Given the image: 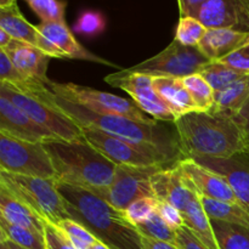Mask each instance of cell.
<instances>
[{"mask_svg": "<svg viewBox=\"0 0 249 249\" xmlns=\"http://www.w3.org/2000/svg\"><path fill=\"white\" fill-rule=\"evenodd\" d=\"M152 84L156 92L173 112L175 119L191 112H197L196 105L185 85L184 78L153 77Z\"/></svg>", "mask_w": 249, "mask_h": 249, "instance_id": "cell-21", "label": "cell"}, {"mask_svg": "<svg viewBox=\"0 0 249 249\" xmlns=\"http://www.w3.org/2000/svg\"><path fill=\"white\" fill-rule=\"evenodd\" d=\"M167 167L170 165H151V167L117 165L112 184L108 187L96 190L91 194L106 201L117 211L123 212L136 199L143 197H155L151 185V178L158 170Z\"/></svg>", "mask_w": 249, "mask_h": 249, "instance_id": "cell-9", "label": "cell"}, {"mask_svg": "<svg viewBox=\"0 0 249 249\" xmlns=\"http://www.w3.org/2000/svg\"><path fill=\"white\" fill-rule=\"evenodd\" d=\"M219 62L233 68L242 73H249V44L240 50L233 51L226 57L219 60Z\"/></svg>", "mask_w": 249, "mask_h": 249, "instance_id": "cell-40", "label": "cell"}, {"mask_svg": "<svg viewBox=\"0 0 249 249\" xmlns=\"http://www.w3.org/2000/svg\"><path fill=\"white\" fill-rule=\"evenodd\" d=\"M207 27L196 17H180L175 40L190 48H197L207 33Z\"/></svg>", "mask_w": 249, "mask_h": 249, "instance_id": "cell-31", "label": "cell"}, {"mask_svg": "<svg viewBox=\"0 0 249 249\" xmlns=\"http://www.w3.org/2000/svg\"><path fill=\"white\" fill-rule=\"evenodd\" d=\"M186 88L196 105L197 112H209L215 104V91L201 73L184 77Z\"/></svg>", "mask_w": 249, "mask_h": 249, "instance_id": "cell-29", "label": "cell"}, {"mask_svg": "<svg viewBox=\"0 0 249 249\" xmlns=\"http://www.w3.org/2000/svg\"><path fill=\"white\" fill-rule=\"evenodd\" d=\"M45 240L48 249H77L68 236L56 224L45 221Z\"/></svg>", "mask_w": 249, "mask_h": 249, "instance_id": "cell-38", "label": "cell"}, {"mask_svg": "<svg viewBox=\"0 0 249 249\" xmlns=\"http://www.w3.org/2000/svg\"><path fill=\"white\" fill-rule=\"evenodd\" d=\"M50 155L60 184L94 192L108 187L114 179L117 165L85 139L78 141L55 140L44 143Z\"/></svg>", "mask_w": 249, "mask_h": 249, "instance_id": "cell-4", "label": "cell"}, {"mask_svg": "<svg viewBox=\"0 0 249 249\" xmlns=\"http://www.w3.org/2000/svg\"><path fill=\"white\" fill-rule=\"evenodd\" d=\"M157 199V198H156ZM156 212L160 215V218L173 229V230L178 231L180 228L185 226L184 216L182 213L174 207L173 204L168 203V202L158 201L157 199V207H156Z\"/></svg>", "mask_w": 249, "mask_h": 249, "instance_id": "cell-39", "label": "cell"}, {"mask_svg": "<svg viewBox=\"0 0 249 249\" xmlns=\"http://www.w3.org/2000/svg\"><path fill=\"white\" fill-rule=\"evenodd\" d=\"M89 249H111V248L107 247V246L105 245V243H102V242H100V241H97V242L94 243V245H92Z\"/></svg>", "mask_w": 249, "mask_h": 249, "instance_id": "cell-47", "label": "cell"}, {"mask_svg": "<svg viewBox=\"0 0 249 249\" xmlns=\"http://www.w3.org/2000/svg\"><path fill=\"white\" fill-rule=\"evenodd\" d=\"M0 134L34 143L60 140L15 106L4 95H0Z\"/></svg>", "mask_w": 249, "mask_h": 249, "instance_id": "cell-14", "label": "cell"}, {"mask_svg": "<svg viewBox=\"0 0 249 249\" xmlns=\"http://www.w3.org/2000/svg\"><path fill=\"white\" fill-rule=\"evenodd\" d=\"M233 118L236 119V122H237V123L242 126L243 130H245L249 145V100L246 102V105L242 107V109H241Z\"/></svg>", "mask_w": 249, "mask_h": 249, "instance_id": "cell-43", "label": "cell"}, {"mask_svg": "<svg viewBox=\"0 0 249 249\" xmlns=\"http://www.w3.org/2000/svg\"><path fill=\"white\" fill-rule=\"evenodd\" d=\"M0 83H6L17 90L26 89L29 85L36 84V80H31L22 74L14 62L11 61L6 51L0 49ZM44 84V83H43Z\"/></svg>", "mask_w": 249, "mask_h": 249, "instance_id": "cell-34", "label": "cell"}, {"mask_svg": "<svg viewBox=\"0 0 249 249\" xmlns=\"http://www.w3.org/2000/svg\"><path fill=\"white\" fill-rule=\"evenodd\" d=\"M207 28L249 32V0H208L196 15Z\"/></svg>", "mask_w": 249, "mask_h": 249, "instance_id": "cell-15", "label": "cell"}, {"mask_svg": "<svg viewBox=\"0 0 249 249\" xmlns=\"http://www.w3.org/2000/svg\"><path fill=\"white\" fill-rule=\"evenodd\" d=\"M105 28H106V19L104 15L94 10H87L82 12L73 27L74 32L87 36H99L105 31Z\"/></svg>", "mask_w": 249, "mask_h": 249, "instance_id": "cell-37", "label": "cell"}, {"mask_svg": "<svg viewBox=\"0 0 249 249\" xmlns=\"http://www.w3.org/2000/svg\"><path fill=\"white\" fill-rule=\"evenodd\" d=\"M1 50L6 51L17 70L28 79L44 83L46 85L50 82L46 72L51 57L41 50L17 39H12L11 43Z\"/></svg>", "mask_w": 249, "mask_h": 249, "instance_id": "cell-19", "label": "cell"}, {"mask_svg": "<svg viewBox=\"0 0 249 249\" xmlns=\"http://www.w3.org/2000/svg\"><path fill=\"white\" fill-rule=\"evenodd\" d=\"M6 241V240H5ZM7 243H9L10 245V247H11L12 249H24V248H22V247H19V246H17V245H15V243H12V242H10V241H7Z\"/></svg>", "mask_w": 249, "mask_h": 249, "instance_id": "cell-49", "label": "cell"}, {"mask_svg": "<svg viewBox=\"0 0 249 249\" xmlns=\"http://www.w3.org/2000/svg\"><path fill=\"white\" fill-rule=\"evenodd\" d=\"M211 61L198 50L173 40L164 50L157 55L133 66L124 68L128 73H142L151 77H177L199 73Z\"/></svg>", "mask_w": 249, "mask_h": 249, "instance_id": "cell-8", "label": "cell"}, {"mask_svg": "<svg viewBox=\"0 0 249 249\" xmlns=\"http://www.w3.org/2000/svg\"><path fill=\"white\" fill-rule=\"evenodd\" d=\"M136 230L140 232V235L145 237L152 238V240L162 241V242L172 243L174 245L175 237H177V231L173 230L157 212L152 214L145 223L136 226Z\"/></svg>", "mask_w": 249, "mask_h": 249, "instance_id": "cell-32", "label": "cell"}, {"mask_svg": "<svg viewBox=\"0 0 249 249\" xmlns=\"http://www.w3.org/2000/svg\"><path fill=\"white\" fill-rule=\"evenodd\" d=\"M0 28L14 39L40 49L43 36L36 26L29 23L19 11L17 4L7 7H0Z\"/></svg>", "mask_w": 249, "mask_h": 249, "instance_id": "cell-22", "label": "cell"}, {"mask_svg": "<svg viewBox=\"0 0 249 249\" xmlns=\"http://www.w3.org/2000/svg\"><path fill=\"white\" fill-rule=\"evenodd\" d=\"M0 218L12 225L22 226L44 233L45 221L36 215L28 206L0 190Z\"/></svg>", "mask_w": 249, "mask_h": 249, "instance_id": "cell-23", "label": "cell"}, {"mask_svg": "<svg viewBox=\"0 0 249 249\" xmlns=\"http://www.w3.org/2000/svg\"><path fill=\"white\" fill-rule=\"evenodd\" d=\"M208 0H178L180 17H196L197 12Z\"/></svg>", "mask_w": 249, "mask_h": 249, "instance_id": "cell-42", "label": "cell"}, {"mask_svg": "<svg viewBox=\"0 0 249 249\" xmlns=\"http://www.w3.org/2000/svg\"><path fill=\"white\" fill-rule=\"evenodd\" d=\"M0 170L26 177L56 179L50 155L44 143L27 142L0 134Z\"/></svg>", "mask_w": 249, "mask_h": 249, "instance_id": "cell-7", "label": "cell"}, {"mask_svg": "<svg viewBox=\"0 0 249 249\" xmlns=\"http://www.w3.org/2000/svg\"><path fill=\"white\" fill-rule=\"evenodd\" d=\"M58 190L70 218L85 226L100 242L111 249H143L140 232L122 212L88 190L60 182Z\"/></svg>", "mask_w": 249, "mask_h": 249, "instance_id": "cell-3", "label": "cell"}, {"mask_svg": "<svg viewBox=\"0 0 249 249\" xmlns=\"http://www.w3.org/2000/svg\"><path fill=\"white\" fill-rule=\"evenodd\" d=\"M12 36L9 33L4 31V29L0 28V49H5L12 40Z\"/></svg>", "mask_w": 249, "mask_h": 249, "instance_id": "cell-45", "label": "cell"}, {"mask_svg": "<svg viewBox=\"0 0 249 249\" xmlns=\"http://www.w3.org/2000/svg\"><path fill=\"white\" fill-rule=\"evenodd\" d=\"M185 158H232L249 155L247 136L233 117L191 112L174 122Z\"/></svg>", "mask_w": 249, "mask_h": 249, "instance_id": "cell-2", "label": "cell"}, {"mask_svg": "<svg viewBox=\"0 0 249 249\" xmlns=\"http://www.w3.org/2000/svg\"><path fill=\"white\" fill-rule=\"evenodd\" d=\"M151 185L155 198L173 204L180 212H184L187 204L197 197L185 185L178 162L155 173L151 178Z\"/></svg>", "mask_w": 249, "mask_h": 249, "instance_id": "cell-18", "label": "cell"}, {"mask_svg": "<svg viewBox=\"0 0 249 249\" xmlns=\"http://www.w3.org/2000/svg\"><path fill=\"white\" fill-rule=\"evenodd\" d=\"M219 249H249V229L211 219Z\"/></svg>", "mask_w": 249, "mask_h": 249, "instance_id": "cell-27", "label": "cell"}, {"mask_svg": "<svg viewBox=\"0 0 249 249\" xmlns=\"http://www.w3.org/2000/svg\"><path fill=\"white\" fill-rule=\"evenodd\" d=\"M0 240H6L24 249H48L45 233L12 225L0 218Z\"/></svg>", "mask_w": 249, "mask_h": 249, "instance_id": "cell-28", "label": "cell"}, {"mask_svg": "<svg viewBox=\"0 0 249 249\" xmlns=\"http://www.w3.org/2000/svg\"><path fill=\"white\" fill-rule=\"evenodd\" d=\"M0 190L28 206L44 221L57 224L70 218L56 179L26 177L0 170Z\"/></svg>", "mask_w": 249, "mask_h": 249, "instance_id": "cell-5", "label": "cell"}, {"mask_svg": "<svg viewBox=\"0 0 249 249\" xmlns=\"http://www.w3.org/2000/svg\"><path fill=\"white\" fill-rule=\"evenodd\" d=\"M192 160L221 175L233 190L241 203L249 209V155H240L232 158Z\"/></svg>", "mask_w": 249, "mask_h": 249, "instance_id": "cell-17", "label": "cell"}, {"mask_svg": "<svg viewBox=\"0 0 249 249\" xmlns=\"http://www.w3.org/2000/svg\"><path fill=\"white\" fill-rule=\"evenodd\" d=\"M15 4H17V0H0V7L12 6Z\"/></svg>", "mask_w": 249, "mask_h": 249, "instance_id": "cell-46", "label": "cell"}, {"mask_svg": "<svg viewBox=\"0 0 249 249\" xmlns=\"http://www.w3.org/2000/svg\"><path fill=\"white\" fill-rule=\"evenodd\" d=\"M249 44V32L230 28H208L198 50L209 61H219Z\"/></svg>", "mask_w": 249, "mask_h": 249, "instance_id": "cell-20", "label": "cell"}, {"mask_svg": "<svg viewBox=\"0 0 249 249\" xmlns=\"http://www.w3.org/2000/svg\"><path fill=\"white\" fill-rule=\"evenodd\" d=\"M18 91L27 92V94L38 97L40 101L50 105L53 108L66 114L80 128L96 129L114 138L122 139V140L129 141V142L136 143L143 147L152 148L167 156L173 162H179L185 158L178 138H175L167 129L158 124L150 125V124L140 123V122L133 121L123 116L92 112L57 96L43 83L34 84L28 89L18 90Z\"/></svg>", "mask_w": 249, "mask_h": 249, "instance_id": "cell-1", "label": "cell"}, {"mask_svg": "<svg viewBox=\"0 0 249 249\" xmlns=\"http://www.w3.org/2000/svg\"><path fill=\"white\" fill-rule=\"evenodd\" d=\"M46 87L57 96L92 112L123 116L150 125L158 124V121L147 117V114L135 102L124 97L91 89L89 87H83L74 83H57L50 80Z\"/></svg>", "mask_w": 249, "mask_h": 249, "instance_id": "cell-6", "label": "cell"}, {"mask_svg": "<svg viewBox=\"0 0 249 249\" xmlns=\"http://www.w3.org/2000/svg\"><path fill=\"white\" fill-rule=\"evenodd\" d=\"M41 22H65L67 2L63 0H24Z\"/></svg>", "mask_w": 249, "mask_h": 249, "instance_id": "cell-33", "label": "cell"}, {"mask_svg": "<svg viewBox=\"0 0 249 249\" xmlns=\"http://www.w3.org/2000/svg\"><path fill=\"white\" fill-rule=\"evenodd\" d=\"M202 75L206 78L207 82L212 87V89L216 92H220L225 90L226 88L230 87L233 82L240 79L242 75L247 73L238 72L219 61H211L207 66H204L203 70L201 71Z\"/></svg>", "mask_w": 249, "mask_h": 249, "instance_id": "cell-30", "label": "cell"}, {"mask_svg": "<svg viewBox=\"0 0 249 249\" xmlns=\"http://www.w3.org/2000/svg\"><path fill=\"white\" fill-rule=\"evenodd\" d=\"M0 95H4L15 106L28 114L39 125L44 126L63 141L82 140L83 130L75 122L38 97L18 91L6 83H0Z\"/></svg>", "mask_w": 249, "mask_h": 249, "instance_id": "cell-11", "label": "cell"}, {"mask_svg": "<svg viewBox=\"0 0 249 249\" xmlns=\"http://www.w3.org/2000/svg\"><path fill=\"white\" fill-rule=\"evenodd\" d=\"M36 28L50 44L53 58H75L113 66L109 61L94 55L80 45L66 22H41Z\"/></svg>", "mask_w": 249, "mask_h": 249, "instance_id": "cell-16", "label": "cell"}, {"mask_svg": "<svg viewBox=\"0 0 249 249\" xmlns=\"http://www.w3.org/2000/svg\"><path fill=\"white\" fill-rule=\"evenodd\" d=\"M153 77L142 73H128L121 70L106 75L105 82L114 88L122 89L133 97L134 102L156 121L173 122L177 119L168 108L165 102L156 92L152 84Z\"/></svg>", "mask_w": 249, "mask_h": 249, "instance_id": "cell-12", "label": "cell"}, {"mask_svg": "<svg viewBox=\"0 0 249 249\" xmlns=\"http://www.w3.org/2000/svg\"><path fill=\"white\" fill-rule=\"evenodd\" d=\"M178 165L186 187L197 196L243 206L228 181L218 173L199 164L192 158H184L178 162Z\"/></svg>", "mask_w": 249, "mask_h": 249, "instance_id": "cell-13", "label": "cell"}, {"mask_svg": "<svg viewBox=\"0 0 249 249\" xmlns=\"http://www.w3.org/2000/svg\"><path fill=\"white\" fill-rule=\"evenodd\" d=\"M184 216L185 226L209 249H219L216 242L215 235H214L213 226H212L211 218L207 215L201 199L197 196L192 199L184 212H181Z\"/></svg>", "mask_w": 249, "mask_h": 249, "instance_id": "cell-24", "label": "cell"}, {"mask_svg": "<svg viewBox=\"0 0 249 249\" xmlns=\"http://www.w3.org/2000/svg\"><path fill=\"white\" fill-rule=\"evenodd\" d=\"M174 246L178 249H209L186 226H182L177 231Z\"/></svg>", "mask_w": 249, "mask_h": 249, "instance_id": "cell-41", "label": "cell"}, {"mask_svg": "<svg viewBox=\"0 0 249 249\" xmlns=\"http://www.w3.org/2000/svg\"><path fill=\"white\" fill-rule=\"evenodd\" d=\"M56 225L65 231L71 242L77 249H89L99 241L85 226L71 218L58 221Z\"/></svg>", "mask_w": 249, "mask_h": 249, "instance_id": "cell-35", "label": "cell"}, {"mask_svg": "<svg viewBox=\"0 0 249 249\" xmlns=\"http://www.w3.org/2000/svg\"><path fill=\"white\" fill-rule=\"evenodd\" d=\"M82 130L85 141L116 165L151 167L177 163L158 151L114 138L104 131L91 128H82Z\"/></svg>", "mask_w": 249, "mask_h": 249, "instance_id": "cell-10", "label": "cell"}, {"mask_svg": "<svg viewBox=\"0 0 249 249\" xmlns=\"http://www.w3.org/2000/svg\"><path fill=\"white\" fill-rule=\"evenodd\" d=\"M141 237H142L143 249H178L174 245H172V243L152 240V238L145 237V236L142 235H141Z\"/></svg>", "mask_w": 249, "mask_h": 249, "instance_id": "cell-44", "label": "cell"}, {"mask_svg": "<svg viewBox=\"0 0 249 249\" xmlns=\"http://www.w3.org/2000/svg\"><path fill=\"white\" fill-rule=\"evenodd\" d=\"M201 203L206 211L207 215L215 220L226 221V223L237 224L249 229V209L245 206L226 202L216 201V199L207 198V197L198 196Z\"/></svg>", "mask_w": 249, "mask_h": 249, "instance_id": "cell-26", "label": "cell"}, {"mask_svg": "<svg viewBox=\"0 0 249 249\" xmlns=\"http://www.w3.org/2000/svg\"><path fill=\"white\" fill-rule=\"evenodd\" d=\"M156 207H157V199L155 197H143L134 201L122 213L125 220L136 228L140 224L145 223L155 213Z\"/></svg>", "mask_w": 249, "mask_h": 249, "instance_id": "cell-36", "label": "cell"}, {"mask_svg": "<svg viewBox=\"0 0 249 249\" xmlns=\"http://www.w3.org/2000/svg\"><path fill=\"white\" fill-rule=\"evenodd\" d=\"M0 249H12L10 247V245L7 243V241L0 240Z\"/></svg>", "mask_w": 249, "mask_h": 249, "instance_id": "cell-48", "label": "cell"}, {"mask_svg": "<svg viewBox=\"0 0 249 249\" xmlns=\"http://www.w3.org/2000/svg\"><path fill=\"white\" fill-rule=\"evenodd\" d=\"M249 100V73L242 75L225 90L215 94V104L209 112L235 117Z\"/></svg>", "mask_w": 249, "mask_h": 249, "instance_id": "cell-25", "label": "cell"}]
</instances>
